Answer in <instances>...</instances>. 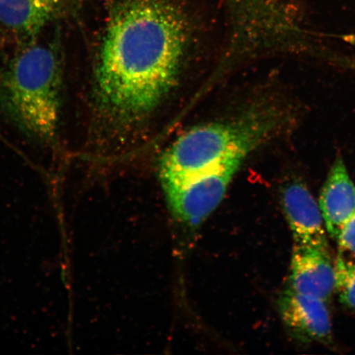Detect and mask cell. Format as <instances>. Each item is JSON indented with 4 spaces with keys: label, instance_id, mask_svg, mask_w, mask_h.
<instances>
[{
    "label": "cell",
    "instance_id": "6da1fadb",
    "mask_svg": "<svg viewBox=\"0 0 355 355\" xmlns=\"http://www.w3.org/2000/svg\"><path fill=\"white\" fill-rule=\"evenodd\" d=\"M185 0H108L92 104L113 132L153 116L177 86L192 37Z\"/></svg>",
    "mask_w": 355,
    "mask_h": 355
},
{
    "label": "cell",
    "instance_id": "7a4b0ae2",
    "mask_svg": "<svg viewBox=\"0 0 355 355\" xmlns=\"http://www.w3.org/2000/svg\"><path fill=\"white\" fill-rule=\"evenodd\" d=\"M300 106L286 93L270 92L229 119L190 128L173 141L159 161L162 184L194 176L252 153L290 132Z\"/></svg>",
    "mask_w": 355,
    "mask_h": 355
},
{
    "label": "cell",
    "instance_id": "3957f363",
    "mask_svg": "<svg viewBox=\"0 0 355 355\" xmlns=\"http://www.w3.org/2000/svg\"><path fill=\"white\" fill-rule=\"evenodd\" d=\"M63 85L64 59L59 40L21 44L0 74V110L30 139L54 144Z\"/></svg>",
    "mask_w": 355,
    "mask_h": 355
},
{
    "label": "cell",
    "instance_id": "277c9868",
    "mask_svg": "<svg viewBox=\"0 0 355 355\" xmlns=\"http://www.w3.org/2000/svg\"><path fill=\"white\" fill-rule=\"evenodd\" d=\"M243 164L230 162L202 174L162 184L173 214L189 226L201 224L219 206Z\"/></svg>",
    "mask_w": 355,
    "mask_h": 355
},
{
    "label": "cell",
    "instance_id": "5b68a950",
    "mask_svg": "<svg viewBox=\"0 0 355 355\" xmlns=\"http://www.w3.org/2000/svg\"><path fill=\"white\" fill-rule=\"evenodd\" d=\"M278 309L288 334L301 344L332 343V324L328 302L297 294L290 288L278 299Z\"/></svg>",
    "mask_w": 355,
    "mask_h": 355
},
{
    "label": "cell",
    "instance_id": "8992f818",
    "mask_svg": "<svg viewBox=\"0 0 355 355\" xmlns=\"http://www.w3.org/2000/svg\"><path fill=\"white\" fill-rule=\"evenodd\" d=\"M336 285V265L329 247L294 244L287 288L297 294L329 302Z\"/></svg>",
    "mask_w": 355,
    "mask_h": 355
},
{
    "label": "cell",
    "instance_id": "52a82bcc",
    "mask_svg": "<svg viewBox=\"0 0 355 355\" xmlns=\"http://www.w3.org/2000/svg\"><path fill=\"white\" fill-rule=\"evenodd\" d=\"M281 201L295 244L329 247L320 207L303 180H288L281 189Z\"/></svg>",
    "mask_w": 355,
    "mask_h": 355
},
{
    "label": "cell",
    "instance_id": "ba28073f",
    "mask_svg": "<svg viewBox=\"0 0 355 355\" xmlns=\"http://www.w3.org/2000/svg\"><path fill=\"white\" fill-rule=\"evenodd\" d=\"M65 7L66 0H0V24L21 46L33 43Z\"/></svg>",
    "mask_w": 355,
    "mask_h": 355
},
{
    "label": "cell",
    "instance_id": "9c48e42d",
    "mask_svg": "<svg viewBox=\"0 0 355 355\" xmlns=\"http://www.w3.org/2000/svg\"><path fill=\"white\" fill-rule=\"evenodd\" d=\"M318 205L327 234L336 241L344 225L355 214V184L340 155L328 173Z\"/></svg>",
    "mask_w": 355,
    "mask_h": 355
},
{
    "label": "cell",
    "instance_id": "30bf717a",
    "mask_svg": "<svg viewBox=\"0 0 355 355\" xmlns=\"http://www.w3.org/2000/svg\"><path fill=\"white\" fill-rule=\"evenodd\" d=\"M336 241V269H355V214L344 225Z\"/></svg>",
    "mask_w": 355,
    "mask_h": 355
},
{
    "label": "cell",
    "instance_id": "8fae6325",
    "mask_svg": "<svg viewBox=\"0 0 355 355\" xmlns=\"http://www.w3.org/2000/svg\"><path fill=\"white\" fill-rule=\"evenodd\" d=\"M336 294L344 307L355 312V269H336Z\"/></svg>",
    "mask_w": 355,
    "mask_h": 355
}]
</instances>
